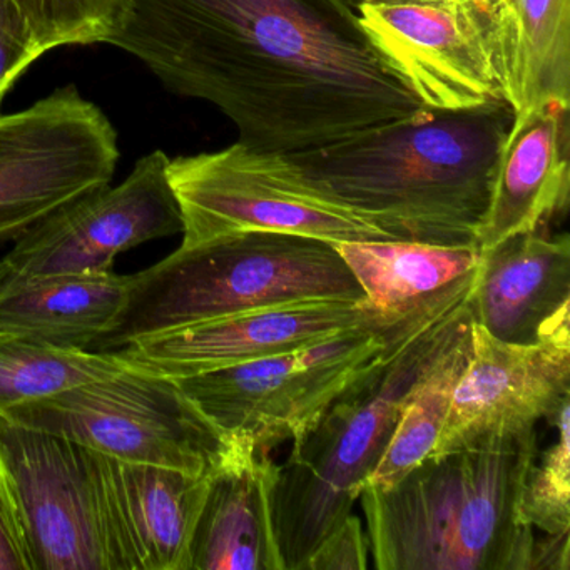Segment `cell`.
Here are the masks:
<instances>
[{
	"label": "cell",
	"mask_w": 570,
	"mask_h": 570,
	"mask_svg": "<svg viewBox=\"0 0 570 570\" xmlns=\"http://www.w3.org/2000/svg\"><path fill=\"white\" fill-rule=\"evenodd\" d=\"M105 45L265 151H308L425 108L343 0H126Z\"/></svg>",
	"instance_id": "6da1fadb"
},
{
	"label": "cell",
	"mask_w": 570,
	"mask_h": 570,
	"mask_svg": "<svg viewBox=\"0 0 570 570\" xmlns=\"http://www.w3.org/2000/svg\"><path fill=\"white\" fill-rule=\"evenodd\" d=\"M512 108L420 109L292 158L395 239L475 246Z\"/></svg>",
	"instance_id": "7a4b0ae2"
},
{
	"label": "cell",
	"mask_w": 570,
	"mask_h": 570,
	"mask_svg": "<svg viewBox=\"0 0 570 570\" xmlns=\"http://www.w3.org/2000/svg\"><path fill=\"white\" fill-rule=\"evenodd\" d=\"M475 276L476 268L420 299L372 368L293 442L272 493L285 570H305L315 550L352 515L420 379L472 318Z\"/></svg>",
	"instance_id": "3957f363"
},
{
	"label": "cell",
	"mask_w": 570,
	"mask_h": 570,
	"mask_svg": "<svg viewBox=\"0 0 570 570\" xmlns=\"http://www.w3.org/2000/svg\"><path fill=\"white\" fill-rule=\"evenodd\" d=\"M535 426L426 456L390 489L363 487L379 570H533L539 537L519 517Z\"/></svg>",
	"instance_id": "277c9868"
},
{
	"label": "cell",
	"mask_w": 570,
	"mask_h": 570,
	"mask_svg": "<svg viewBox=\"0 0 570 570\" xmlns=\"http://www.w3.org/2000/svg\"><path fill=\"white\" fill-rule=\"evenodd\" d=\"M298 302H366L332 242L245 232L181 245L131 275L118 322L92 352H116L142 336Z\"/></svg>",
	"instance_id": "5b68a950"
},
{
	"label": "cell",
	"mask_w": 570,
	"mask_h": 570,
	"mask_svg": "<svg viewBox=\"0 0 570 570\" xmlns=\"http://www.w3.org/2000/svg\"><path fill=\"white\" fill-rule=\"evenodd\" d=\"M356 18L425 108L509 105L515 26L507 0H363Z\"/></svg>",
	"instance_id": "8992f818"
},
{
	"label": "cell",
	"mask_w": 570,
	"mask_h": 570,
	"mask_svg": "<svg viewBox=\"0 0 570 570\" xmlns=\"http://www.w3.org/2000/svg\"><path fill=\"white\" fill-rule=\"evenodd\" d=\"M168 176L185 246L245 232L332 243L395 239L322 188L288 153L238 141L219 151L169 158Z\"/></svg>",
	"instance_id": "52a82bcc"
},
{
	"label": "cell",
	"mask_w": 570,
	"mask_h": 570,
	"mask_svg": "<svg viewBox=\"0 0 570 570\" xmlns=\"http://www.w3.org/2000/svg\"><path fill=\"white\" fill-rule=\"evenodd\" d=\"M0 415L122 462L193 475H208L232 443L176 380L135 366Z\"/></svg>",
	"instance_id": "ba28073f"
},
{
	"label": "cell",
	"mask_w": 570,
	"mask_h": 570,
	"mask_svg": "<svg viewBox=\"0 0 570 570\" xmlns=\"http://www.w3.org/2000/svg\"><path fill=\"white\" fill-rule=\"evenodd\" d=\"M413 306L395 322L353 326L306 348L176 382L223 432L245 433L269 452L308 432L372 368Z\"/></svg>",
	"instance_id": "9c48e42d"
},
{
	"label": "cell",
	"mask_w": 570,
	"mask_h": 570,
	"mask_svg": "<svg viewBox=\"0 0 570 570\" xmlns=\"http://www.w3.org/2000/svg\"><path fill=\"white\" fill-rule=\"evenodd\" d=\"M118 131L76 86L0 115V245L16 243L66 203L111 185Z\"/></svg>",
	"instance_id": "30bf717a"
},
{
	"label": "cell",
	"mask_w": 570,
	"mask_h": 570,
	"mask_svg": "<svg viewBox=\"0 0 570 570\" xmlns=\"http://www.w3.org/2000/svg\"><path fill=\"white\" fill-rule=\"evenodd\" d=\"M0 476L32 570H115L91 450L0 415Z\"/></svg>",
	"instance_id": "8fae6325"
},
{
	"label": "cell",
	"mask_w": 570,
	"mask_h": 570,
	"mask_svg": "<svg viewBox=\"0 0 570 570\" xmlns=\"http://www.w3.org/2000/svg\"><path fill=\"white\" fill-rule=\"evenodd\" d=\"M168 163L161 149L148 153L121 185L86 193L46 216L4 256L11 275L109 272L121 253L181 235Z\"/></svg>",
	"instance_id": "7c38bea8"
},
{
	"label": "cell",
	"mask_w": 570,
	"mask_h": 570,
	"mask_svg": "<svg viewBox=\"0 0 570 570\" xmlns=\"http://www.w3.org/2000/svg\"><path fill=\"white\" fill-rule=\"evenodd\" d=\"M416 302L390 309L373 308L366 302L269 306L142 336L116 353L135 368L173 380L188 379L306 348L353 326L395 322Z\"/></svg>",
	"instance_id": "4fadbf2b"
},
{
	"label": "cell",
	"mask_w": 570,
	"mask_h": 570,
	"mask_svg": "<svg viewBox=\"0 0 570 570\" xmlns=\"http://www.w3.org/2000/svg\"><path fill=\"white\" fill-rule=\"evenodd\" d=\"M472 355L456 385L435 449L443 455L493 433L552 420L570 400V326L532 345L493 338L472 322Z\"/></svg>",
	"instance_id": "5bb4252c"
},
{
	"label": "cell",
	"mask_w": 570,
	"mask_h": 570,
	"mask_svg": "<svg viewBox=\"0 0 570 570\" xmlns=\"http://www.w3.org/2000/svg\"><path fill=\"white\" fill-rule=\"evenodd\" d=\"M92 462L115 570H191L209 473L193 475L98 452Z\"/></svg>",
	"instance_id": "9a60e30c"
},
{
	"label": "cell",
	"mask_w": 570,
	"mask_h": 570,
	"mask_svg": "<svg viewBox=\"0 0 570 570\" xmlns=\"http://www.w3.org/2000/svg\"><path fill=\"white\" fill-rule=\"evenodd\" d=\"M570 320L569 235L546 228L480 252L472 322L515 345L540 342Z\"/></svg>",
	"instance_id": "2e32d148"
},
{
	"label": "cell",
	"mask_w": 570,
	"mask_h": 570,
	"mask_svg": "<svg viewBox=\"0 0 570 570\" xmlns=\"http://www.w3.org/2000/svg\"><path fill=\"white\" fill-rule=\"evenodd\" d=\"M569 109L550 101L513 118L476 235L479 252L546 228L553 218L566 215L570 196Z\"/></svg>",
	"instance_id": "e0dca14e"
},
{
	"label": "cell",
	"mask_w": 570,
	"mask_h": 570,
	"mask_svg": "<svg viewBox=\"0 0 570 570\" xmlns=\"http://www.w3.org/2000/svg\"><path fill=\"white\" fill-rule=\"evenodd\" d=\"M245 433L209 472L191 543V570H285L272 517L278 465Z\"/></svg>",
	"instance_id": "ac0fdd59"
},
{
	"label": "cell",
	"mask_w": 570,
	"mask_h": 570,
	"mask_svg": "<svg viewBox=\"0 0 570 570\" xmlns=\"http://www.w3.org/2000/svg\"><path fill=\"white\" fill-rule=\"evenodd\" d=\"M131 275L112 272L16 276L0 283V333L59 348L91 350L111 332Z\"/></svg>",
	"instance_id": "d6986e66"
},
{
	"label": "cell",
	"mask_w": 570,
	"mask_h": 570,
	"mask_svg": "<svg viewBox=\"0 0 570 570\" xmlns=\"http://www.w3.org/2000/svg\"><path fill=\"white\" fill-rule=\"evenodd\" d=\"M373 308L425 298L476 268L475 246H440L409 239L333 243Z\"/></svg>",
	"instance_id": "ffe728a7"
},
{
	"label": "cell",
	"mask_w": 570,
	"mask_h": 570,
	"mask_svg": "<svg viewBox=\"0 0 570 570\" xmlns=\"http://www.w3.org/2000/svg\"><path fill=\"white\" fill-rule=\"evenodd\" d=\"M515 26L509 106H570V0H507Z\"/></svg>",
	"instance_id": "44dd1931"
},
{
	"label": "cell",
	"mask_w": 570,
	"mask_h": 570,
	"mask_svg": "<svg viewBox=\"0 0 570 570\" xmlns=\"http://www.w3.org/2000/svg\"><path fill=\"white\" fill-rule=\"evenodd\" d=\"M470 326L472 318L420 379L385 453L363 487L390 489L433 452L449 416L456 385L472 355Z\"/></svg>",
	"instance_id": "7402d4cb"
},
{
	"label": "cell",
	"mask_w": 570,
	"mask_h": 570,
	"mask_svg": "<svg viewBox=\"0 0 570 570\" xmlns=\"http://www.w3.org/2000/svg\"><path fill=\"white\" fill-rule=\"evenodd\" d=\"M116 352L59 348L0 333V413L129 368Z\"/></svg>",
	"instance_id": "603a6c76"
},
{
	"label": "cell",
	"mask_w": 570,
	"mask_h": 570,
	"mask_svg": "<svg viewBox=\"0 0 570 570\" xmlns=\"http://www.w3.org/2000/svg\"><path fill=\"white\" fill-rule=\"evenodd\" d=\"M42 51L105 45L125 16L126 0H12Z\"/></svg>",
	"instance_id": "cb8c5ba5"
},
{
	"label": "cell",
	"mask_w": 570,
	"mask_h": 570,
	"mask_svg": "<svg viewBox=\"0 0 570 570\" xmlns=\"http://www.w3.org/2000/svg\"><path fill=\"white\" fill-rule=\"evenodd\" d=\"M550 422L559 436L542 462H533L520 495L519 517L523 525L547 535H566L570 530V400Z\"/></svg>",
	"instance_id": "d4e9b609"
},
{
	"label": "cell",
	"mask_w": 570,
	"mask_h": 570,
	"mask_svg": "<svg viewBox=\"0 0 570 570\" xmlns=\"http://www.w3.org/2000/svg\"><path fill=\"white\" fill-rule=\"evenodd\" d=\"M46 52L12 0H0V109L16 82Z\"/></svg>",
	"instance_id": "484cf974"
},
{
	"label": "cell",
	"mask_w": 570,
	"mask_h": 570,
	"mask_svg": "<svg viewBox=\"0 0 570 570\" xmlns=\"http://www.w3.org/2000/svg\"><path fill=\"white\" fill-rule=\"evenodd\" d=\"M368 569V539L355 515L345 522L315 550L305 570Z\"/></svg>",
	"instance_id": "4316f807"
},
{
	"label": "cell",
	"mask_w": 570,
	"mask_h": 570,
	"mask_svg": "<svg viewBox=\"0 0 570 570\" xmlns=\"http://www.w3.org/2000/svg\"><path fill=\"white\" fill-rule=\"evenodd\" d=\"M0 570H32L24 533L8 485L0 476Z\"/></svg>",
	"instance_id": "83f0119b"
},
{
	"label": "cell",
	"mask_w": 570,
	"mask_h": 570,
	"mask_svg": "<svg viewBox=\"0 0 570 570\" xmlns=\"http://www.w3.org/2000/svg\"><path fill=\"white\" fill-rule=\"evenodd\" d=\"M9 275H11V268H9L8 263L2 258L0 259V283L4 282Z\"/></svg>",
	"instance_id": "f1b7e54d"
},
{
	"label": "cell",
	"mask_w": 570,
	"mask_h": 570,
	"mask_svg": "<svg viewBox=\"0 0 570 570\" xmlns=\"http://www.w3.org/2000/svg\"><path fill=\"white\" fill-rule=\"evenodd\" d=\"M346 6H350V8L355 9L358 8L360 4H362L363 0H343Z\"/></svg>",
	"instance_id": "f546056e"
}]
</instances>
